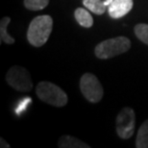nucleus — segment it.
<instances>
[{
	"label": "nucleus",
	"mask_w": 148,
	"mask_h": 148,
	"mask_svg": "<svg viewBox=\"0 0 148 148\" xmlns=\"http://www.w3.org/2000/svg\"><path fill=\"white\" fill-rule=\"evenodd\" d=\"M53 28V19L50 16H36L31 21L27 31V40L35 47H40L48 40Z\"/></svg>",
	"instance_id": "obj_1"
},
{
	"label": "nucleus",
	"mask_w": 148,
	"mask_h": 148,
	"mask_svg": "<svg viewBox=\"0 0 148 148\" xmlns=\"http://www.w3.org/2000/svg\"><path fill=\"white\" fill-rule=\"evenodd\" d=\"M130 47H131V41L129 38L120 36L101 41L96 45L94 53L98 59L107 60L127 52Z\"/></svg>",
	"instance_id": "obj_2"
},
{
	"label": "nucleus",
	"mask_w": 148,
	"mask_h": 148,
	"mask_svg": "<svg viewBox=\"0 0 148 148\" xmlns=\"http://www.w3.org/2000/svg\"><path fill=\"white\" fill-rule=\"evenodd\" d=\"M36 93L41 101L54 107H64L67 104V94L57 85L50 82H40L36 88Z\"/></svg>",
	"instance_id": "obj_3"
},
{
	"label": "nucleus",
	"mask_w": 148,
	"mask_h": 148,
	"mask_svg": "<svg viewBox=\"0 0 148 148\" xmlns=\"http://www.w3.org/2000/svg\"><path fill=\"white\" fill-rule=\"evenodd\" d=\"M6 81L12 88L22 92H27L33 88L30 73L23 66H12L6 75Z\"/></svg>",
	"instance_id": "obj_4"
},
{
	"label": "nucleus",
	"mask_w": 148,
	"mask_h": 148,
	"mask_svg": "<svg viewBox=\"0 0 148 148\" xmlns=\"http://www.w3.org/2000/svg\"><path fill=\"white\" fill-rule=\"evenodd\" d=\"M80 90L85 98L91 103H98L104 94V90L99 80L92 73H85L81 77Z\"/></svg>",
	"instance_id": "obj_5"
},
{
	"label": "nucleus",
	"mask_w": 148,
	"mask_h": 148,
	"mask_svg": "<svg viewBox=\"0 0 148 148\" xmlns=\"http://www.w3.org/2000/svg\"><path fill=\"white\" fill-rule=\"evenodd\" d=\"M136 114L132 108H123L116 116V134L122 140H129L135 133Z\"/></svg>",
	"instance_id": "obj_6"
},
{
	"label": "nucleus",
	"mask_w": 148,
	"mask_h": 148,
	"mask_svg": "<svg viewBox=\"0 0 148 148\" xmlns=\"http://www.w3.org/2000/svg\"><path fill=\"white\" fill-rule=\"evenodd\" d=\"M133 5V0H112L108 7L109 16L114 19L121 18L132 10Z\"/></svg>",
	"instance_id": "obj_7"
},
{
	"label": "nucleus",
	"mask_w": 148,
	"mask_h": 148,
	"mask_svg": "<svg viewBox=\"0 0 148 148\" xmlns=\"http://www.w3.org/2000/svg\"><path fill=\"white\" fill-rule=\"evenodd\" d=\"M60 148H90V145L72 136H63L58 141Z\"/></svg>",
	"instance_id": "obj_8"
},
{
	"label": "nucleus",
	"mask_w": 148,
	"mask_h": 148,
	"mask_svg": "<svg viewBox=\"0 0 148 148\" xmlns=\"http://www.w3.org/2000/svg\"><path fill=\"white\" fill-rule=\"evenodd\" d=\"M76 21L79 23L82 27L90 28L93 25V18L91 14L84 8H77L74 12Z\"/></svg>",
	"instance_id": "obj_9"
},
{
	"label": "nucleus",
	"mask_w": 148,
	"mask_h": 148,
	"mask_svg": "<svg viewBox=\"0 0 148 148\" xmlns=\"http://www.w3.org/2000/svg\"><path fill=\"white\" fill-rule=\"evenodd\" d=\"M136 147L148 148V119H146L140 127L136 138Z\"/></svg>",
	"instance_id": "obj_10"
},
{
	"label": "nucleus",
	"mask_w": 148,
	"mask_h": 148,
	"mask_svg": "<svg viewBox=\"0 0 148 148\" xmlns=\"http://www.w3.org/2000/svg\"><path fill=\"white\" fill-rule=\"evenodd\" d=\"M83 5L95 14H103L106 11V6L102 0H83Z\"/></svg>",
	"instance_id": "obj_11"
},
{
	"label": "nucleus",
	"mask_w": 148,
	"mask_h": 148,
	"mask_svg": "<svg viewBox=\"0 0 148 148\" xmlns=\"http://www.w3.org/2000/svg\"><path fill=\"white\" fill-rule=\"evenodd\" d=\"M10 22L11 18L9 16L3 17L1 19V22H0V40H1V42H5L7 44L14 43V38L10 36L7 32V27Z\"/></svg>",
	"instance_id": "obj_12"
},
{
	"label": "nucleus",
	"mask_w": 148,
	"mask_h": 148,
	"mask_svg": "<svg viewBox=\"0 0 148 148\" xmlns=\"http://www.w3.org/2000/svg\"><path fill=\"white\" fill-rule=\"evenodd\" d=\"M134 31L138 40L148 45V24L140 23L135 26Z\"/></svg>",
	"instance_id": "obj_13"
},
{
	"label": "nucleus",
	"mask_w": 148,
	"mask_h": 148,
	"mask_svg": "<svg viewBox=\"0 0 148 148\" xmlns=\"http://www.w3.org/2000/svg\"><path fill=\"white\" fill-rule=\"evenodd\" d=\"M49 4V0H24L26 9L31 11L42 10Z\"/></svg>",
	"instance_id": "obj_14"
},
{
	"label": "nucleus",
	"mask_w": 148,
	"mask_h": 148,
	"mask_svg": "<svg viewBox=\"0 0 148 148\" xmlns=\"http://www.w3.org/2000/svg\"><path fill=\"white\" fill-rule=\"evenodd\" d=\"M31 98L30 97H26L25 99H23L22 101H20L19 102V104H18V107L16 108V112L17 114H19L20 112H22L23 111L25 110L26 108H27V106L29 105V103H31Z\"/></svg>",
	"instance_id": "obj_15"
},
{
	"label": "nucleus",
	"mask_w": 148,
	"mask_h": 148,
	"mask_svg": "<svg viewBox=\"0 0 148 148\" xmlns=\"http://www.w3.org/2000/svg\"><path fill=\"white\" fill-rule=\"evenodd\" d=\"M0 143H1V145H0V147H1V148H9V147H11V146L7 143V141H6L3 138H0Z\"/></svg>",
	"instance_id": "obj_16"
},
{
	"label": "nucleus",
	"mask_w": 148,
	"mask_h": 148,
	"mask_svg": "<svg viewBox=\"0 0 148 148\" xmlns=\"http://www.w3.org/2000/svg\"><path fill=\"white\" fill-rule=\"evenodd\" d=\"M112 2V0H105L104 1V4H105V6L106 7H109V6L111 5V3Z\"/></svg>",
	"instance_id": "obj_17"
}]
</instances>
